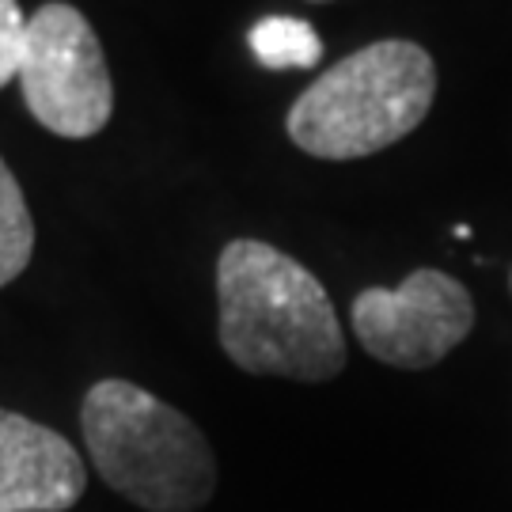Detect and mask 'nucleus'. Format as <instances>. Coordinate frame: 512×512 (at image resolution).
Returning <instances> with one entry per match:
<instances>
[{
    "label": "nucleus",
    "instance_id": "obj_3",
    "mask_svg": "<svg viewBox=\"0 0 512 512\" xmlns=\"http://www.w3.org/2000/svg\"><path fill=\"white\" fill-rule=\"evenodd\" d=\"M437 99V65L410 38H384L342 57L293 103L289 141L315 160H365L399 145Z\"/></svg>",
    "mask_w": 512,
    "mask_h": 512
},
{
    "label": "nucleus",
    "instance_id": "obj_6",
    "mask_svg": "<svg viewBox=\"0 0 512 512\" xmlns=\"http://www.w3.org/2000/svg\"><path fill=\"white\" fill-rule=\"evenodd\" d=\"M88 490V467L57 429L0 410V512H69Z\"/></svg>",
    "mask_w": 512,
    "mask_h": 512
},
{
    "label": "nucleus",
    "instance_id": "obj_8",
    "mask_svg": "<svg viewBox=\"0 0 512 512\" xmlns=\"http://www.w3.org/2000/svg\"><path fill=\"white\" fill-rule=\"evenodd\" d=\"M35 255V220L12 167L0 160V289L12 285Z\"/></svg>",
    "mask_w": 512,
    "mask_h": 512
},
{
    "label": "nucleus",
    "instance_id": "obj_9",
    "mask_svg": "<svg viewBox=\"0 0 512 512\" xmlns=\"http://www.w3.org/2000/svg\"><path fill=\"white\" fill-rule=\"evenodd\" d=\"M27 46V16L19 12L16 0H0V88H8L19 76Z\"/></svg>",
    "mask_w": 512,
    "mask_h": 512
},
{
    "label": "nucleus",
    "instance_id": "obj_7",
    "mask_svg": "<svg viewBox=\"0 0 512 512\" xmlns=\"http://www.w3.org/2000/svg\"><path fill=\"white\" fill-rule=\"evenodd\" d=\"M251 50L266 69H315L323 57V42L308 19L270 16L251 27Z\"/></svg>",
    "mask_w": 512,
    "mask_h": 512
},
{
    "label": "nucleus",
    "instance_id": "obj_2",
    "mask_svg": "<svg viewBox=\"0 0 512 512\" xmlns=\"http://www.w3.org/2000/svg\"><path fill=\"white\" fill-rule=\"evenodd\" d=\"M99 478L145 512H198L220 486L217 456L183 410L129 380H99L80 403Z\"/></svg>",
    "mask_w": 512,
    "mask_h": 512
},
{
    "label": "nucleus",
    "instance_id": "obj_5",
    "mask_svg": "<svg viewBox=\"0 0 512 512\" xmlns=\"http://www.w3.org/2000/svg\"><path fill=\"white\" fill-rule=\"evenodd\" d=\"M349 323L368 357L380 365L421 372L440 365L475 327V300L444 270L421 266L395 289H361Z\"/></svg>",
    "mask_w": 512,
    "mask_h": 512
},
{
    "label": "nucleus",
    "instance_id": "obj_4",
    "mask_svg": "<svg viewBox=\"0 0 512 512\" xmlns=\"http://www.w3.org/2000/svg\"><path fill=\"white\" fill-rule=\"evenodd\" d=\"M16 80L31 118L65 141L103 133L114 114L103 46L84 12L65 0H50L27 16V46Z\"/></svg>",
    "mask_w": 512,
    "mask_h": 512
},
{
    "label": "nucleus",
    "instance_id": "obj_1",
    "mask_svg": "<svg viewBox=\"0 0 512 512\" xmlns=\"http://www.w3.org/2000/svg\"><path fill=\"white\" fill-rule=\"evenodd\" d=\"M217 338L247 376L327 384L346 338L323 281L266 239H232L217 258Z\"/></svg>",
    "mask_w": 512,
    "mask_h": 512
}]
</instances>
